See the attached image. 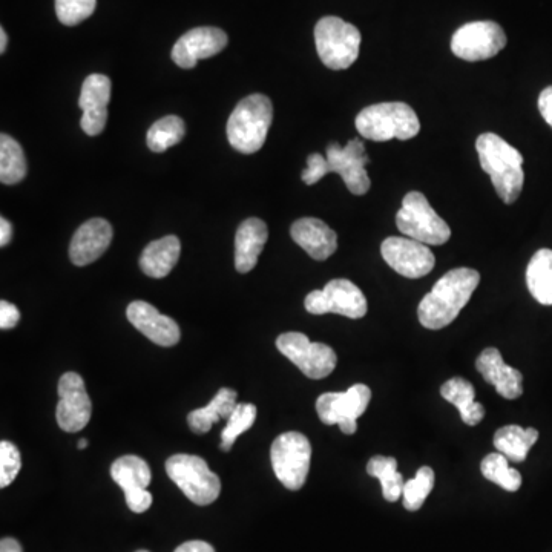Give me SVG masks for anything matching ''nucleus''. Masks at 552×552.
<instances>
[{"mask_svg": "<svg viewBox=\"0 0 552 552\" xmlns=\"http://www.w3.org/2000/svg\"><path fill=\"white\" fill-rule=\"evenodd\" d=\"M480 283V273L468 267L450 270L422 298L418 318L425 329L441 330L459 316Z\"/></svg>", "mask_w": 552, "mask_h": 552, "instance_id": "1", "label": "nucleus"}, {"mask_svg": "<svg viewBox=\"0 0 552 552\" xmlns=\"http://www.w3.org/2000/svg\"><path fill=\"white\" fill-rule=\"evenodd\" d=\"M480 166L493 181L503 203L513 204L520 197L525 181L523 155L493 132L480 135L476 142Z\"/></svg>", "mask_w": 552, "mask_h": 552, "instance_id": "2", "label": "nucleus"}, {"mask_svg": "<svg viewBox=\"0 0 552 552\" xmlns=\"http://www.w3.org/2000/svg\"><path fill=\"white\" fill-rule=\"evenodd\" d=\"M273 120V105L264 94H252L238 103L227 122V138L235 151L255 154L266 143Z\"/></svg>", "mask_w": 552, "mask_h": 552, "instance_id": "3", "label": "nucleus"}, {"mask_svg": "<svg viewBox=\"0 0 552 552\" xmlns=\"http://www.w3.org/2000/svg\"><path fill=\"white\" fill-rule=\"evenodd\" d=\"M356 129L373 142H387L391 138L410 140L421 131V123L407 103L388 102L362 109L356 117Z\"/></svg>", "mask_w": 552, "mask_h": 552, "instance_id": "4", "label": "nucleus"}, {"mask_svg": "<svg viewBox=\"0 0 552 552\" xmlns=\"http://www.w3.org/2000/svg\"><path fill=\"white\" fill-rule=\"evenodd\" d=\"M361 40L358 28L339 17H322L316 23V51L327 68L335 71L350 68L358 59Z\"/></svg>", "mask_w": 552, "mask_h": 552, "instance_id": "5", "label": "nucleus"}, {"mask_svg": "<svg viewBox=\"0 0 552 552\" xmlns=\"http://www.w3.org/2000/svg\"><path fill=\"white\" fill-rule=\"evenodd\" d=\"M396 226L405 237L427 246H442L451 238V229L421 192H408L396 215Z\"/></svg>", "mask_w": 552, "mask_h": 552, "instance_id": "6", "label": "nucleus"}, {"mask_svg": "<svg viewBox=\"0 0 552 552\" xmlns=\"http://www.w3.org/2000/svg\"><path fill=\"white\" fill-rule=\"evenodd\" d=\"M166 473L195 505H211L220 496V477L209 470L201 457L175 454L166 462Z\"/></svg>", "mask_w": 552, "mask_h": 552, "instance_id": "7", "label": "nucleus"}, {"mask_svg": "<svg viewBox=\"0 0 552 552\" xmlns=\"http://www.w3.org/2000/svg\"><path fill=\"white\" fill-rule=\"evenodd\" d=\"M273 471L284 487L298 491L309 476L312 445L303 433L289 431L276 437L270 450Z\"/></svg>", "mask_w": 552, "mask_h": 552, "instance_id": "8", "label": "nucleus"}, {"mask_svg": "<svg viewBox=\"0 0 552 552\" xmlns=\"http://www.w3.org/2000/svg\"><path fill=\"white\" fill-rule=\"evenodd\" d=\"M276 349L310 379L327 378L338 362L332 347L322 342H312L303 333H283L276 339Z\"/></svg>", "mask_w": 552, "mask_h": 552, "instance_id": "9", "label": "nucleus"}, {"mask_svg": "<svg viewBox=\"0 0 552 552\" xmlns=\"http://www.w3.org/2000/svg\"><path fill=\"white\" fill-rule=\"evenodd\" d=\"M372 401V390L356 384L344 393H324L316 401L319 419L326 425H339L342 433L355 434L358 419Z\"/></svg>", "mask_w": 552, "mask_h": 552, "instance_id": "10", "label": "nucleus"}, {"mask_svg": "<svg viewBox=\"0 0 552 552\" xmlns=\"http://www.w3.org/2000/svg\"><path fill=\"white\" fill-rule=\"evenodd\" d=\"M306 310L312 315L347 316L350 319H361L367 315V298L356 284L349 280H332L322 290H313L304 301Z\"/></svg>", "mask_w": 552, "mask_h": 552, "instance_id": "11", "label": "nucleus"}, {"mask_svg": "<svg viewBox=\"0 0 552 552\" xmlns=\"http://www.w3.org/2000/svg\"><path fill=\"white\" fill-rule=\"evenodd\" d=\"M506 46V34L499 23L491 20L470 22L454 33L451 51L459 59L479 62L497 56Z\"/></svg>", "mask_w": 552, "mask_h": 552, "instance_id": "12", "label": "nucleus"}, {"mask_svg": "<svg viewBox=\"0 0 552 552\" xmlns=\"http://www.w3.org/2000/svg\"><path fill=\"white\" fill-rule=\"evenodd\" d=\"M326 160L329 174L341 175L352 194L364 195L370 191L372 181L365 169L370 158L365 154V145L359 138H353L344 148L338 143H330L327 146Z\"/></svg>", "mask_w": 552, "mask_h": 552, "instance_id": "13", "label": "nucleus"}, {"mask_svg": "<svg viewBox=\"0 0 552 552\" xmlns=\"http://www.w3.org/2000/svg\"><path fill=\"white\" fill-rule=\"evenodd\" d=\"M382 258L399 275L418 280L434 269L436 258L427 244L413 238L390 237L381 246Z\"/></svg>", "mask_w": 552, "mask_h": 552, "instance_id": "14", "label": "nucleus"}, {"mask_svg": "<svg viewBox=\"0 0 552 552\" xmlns=\"http://www.w3.org/2000/svg\"><path fill=\"white\" fill-rule=\"evenodd\" d=\"M91 414L92 402L82 376L65 373L59 381L57 424L66 433H77L88 425Z\"/></svg>", "mask_w": 552, "mask_h": 552, "instance_id": "15", "label": "nucleus"}, {"mask_svg": "<svg viewBox=\"0 0 552 552\" xmlns=\"http://www.w3.org/2000/svg\"><path fill=\"white\" fill-rule=\"evenodd\" d=\"M227 34L220 28L200 27L181 36L172 48V60L183 69H192L198 60L209 59L227 46Z\"/></svg>", "mask_w": 552, "mask_h": 552, "instance_id": "16", "label": "nucleus"}, {"mask_svg": "<svg viewBox=\"0 0 552 552\" xmlns=\"http://www.w3.org/2000/svg\"><path fill=\"white\" fill-rule=\"evenodd\" d=\"M111 100V80L103 74H91L83 82L79 106L83 109L82 126L85 134L96 137L102 134L108 120V106Z\"/></svg>", "mask_w": 552, "mask_h": 552, "instance_id": "17", "label": "nucleus"}, {"mask_svg": "<svg viewBox=\"0 0 552 552\" xmlns=\"http://www.w3.org/2000/svg\"><path fill=\"white\" fill-rule=\"evenodd\" d=\"M126 316L132 326L146 338L161 347H172L180 341V327L174 319L161 315L154 306L145 301H134L126 309Z\"/></svg>", "mask_w": 552, "mask_h": 552, "instance_id": "18", "label": "nucleus"}, {"mask_svg": "<svg viewBox=\"0 0 552 552\" xmlns=\"http://www.w3.org/2000/svg\"><path fill=\"white\" fill-rule=\"evenodd\" d=\"M112 226L103 218H92L77 229L69 246V258L76 266L99 260L112 241Z\"/></svg>", "mask_w": 552, "mask_h": 552, "instance_id": "19", "label": "nucleus"}, {"mask_svg": "<svg viewBox=\"0 0 552 552\" xmlns=\"http://www.w3.org/2000/svg\"><path fill=\"white\" fill-rule=\"evenodd\" d=\"M477 372L488 384L496 387L505 399H517L523 393V376L516 368L506 365L502 353L490 347L483 350L476 361Z\"/></svg>", "mask_w": 552, "mask_h": 552, "instance_id": "20", "label": "nucleus"}, {"mask_svg": "<svg viewBox=\"0 0 552 552\" xmlns=\"http://www.w3.org/2000/svg\"><path fill=\"white\" fill-rule=\"evenodd\" d=\"M293 241L316 261L332 257L338 249V235L319 218H301L290 229Z\"/></svg>", "mask_w": 552, "mask_h": 552, "instance_id": "21", "label": "nucleus"}, {"mask_svg": "<svg viewBox=\"0 0 552 552\" xmlns=\"http://www.w3.org/2000/svg\"><path fill=\"white\" fill-rule=\"evenodd\" d=\"M269 238L267 224L260 218H247L240 224L235 237V269L247 273L255 269L258 258Z\"/></svg>", "mask_w": 552, "mask_h": 552, "instance_id": "22", "label": "nucleus"}, {"mask_svg": "<svg viewBox=\"0 0 552 552\" xmlns=\"http://www.w3.org/2000/svg\"><path fill=\"white\" fill-rule=\"evenodd\" d=\"M181 243L175 235L152 241L143 250L140 267L151 278H165L174 269L180 258Z\"/></svg>", "mask_w": 552, "mask_h": 552, "instance_id": "23", "label": "nucleus"}, {"mask_svg": "<svg viewBox=\"0 0 552 552\" xmlns=\"http://www.w3.org/2000/svg\"><path fill=\"white\" fill-rule=\"evenodd\" d=\"M441 396L459 410L460 418L470 427L480 424L485 418V408L474 401L476 390L467 379L451 378L442 385Z\"/></svg>", "mask_w": 552, "mask_h": 552, "instance_id": "24", "label": "nucleus"}, {"mask_svg": "<svg viewBox=\"0 0 552 552\" xmlns=\"http://www.w3.org/2000/svg\"><path fill=\"white\" fill-rule=\"evenodd\" d=\"M237 405V391L232 388H221L211 404L189 413V427L197 434L209 433L212 425L217 424L221 419L229 421Z\"/></svg>", "mask_w": 552, "mask_h": 552, "instance_id": "25", "label": "nucleus"}, {"mask_svg": "<svg viewBox=\"0 0 552 552\" xmlns=\"http://www.w3.org/2000/svg\"><path fill=\"white\" fill-rule=\"evenodd\" d=\"M539 441L536 428H522L519 425H506L494 434V447L511 462H523L529 450Z\"/></svg>", "mask_w": 552, "mask_h": 552, "instance_id": "26", "label": "nucleus"}, {"mask_svg": "<svg viewBox=\"0 0 552 552\" xmlns=\"http://www.w3.org/2000/svg\"><path fill=\"white\" fill-rule=\"evenodd\" d=\"M529 292L543 306H552V250L540 249L534 253L526 269Z\"/></svg>", "mask_w": 552, "mask_h": 552, "instance_id": "27", "label": "nucleus"}, {"mask_svg": "<svg viewBox=\"0 0 552 552\" xmlns=\"http://www.w3.org/2000/svg\"><path fill=\"white\" fill-rule=\"evenodd\" d=\"M111 477L122 488L123 493L138 488L146 490L152 479L151 468L146 464V460L132 454L115 460L111 467Z\"/></svg>", "mask_w": 552, "mask_h": 552, "instance_id": "28", "label": "nucleus"}, {"mask_svg": "<svg viewBox=\"0 0 552 552\" xmlns=\"http://www.w3.org/2000/svg\"><path fill=\"white\" fill-rule=\"evenodd\" d=\"M368 476L376 477L382 485V494L388 502H396L404 493V477L398 471L395 457L375 456L368 460Z\"/></svg>", "mask_w": 552, "mask_h": 552, "instance_id": "29", "label": "nucleus"}, {"mask_svg": "<svg viewBox=\"0 0 552 552\" xmlns=\"http://www.w3.org/2000/svg\"><path fill=\"white\" fill-rule=\"evenodd\" d=\"M27 157L22 146L10 135H0V181L17 184L27 177Z\"/></svg>", "mask_w": 552, "mask_h": 552, "instance_id": "30", "label": "nucleus"}, {"mask_svg": "<svg viewBox=\"0 0 552 552\" xmlns=\"http://www.w3.org/2000/svg\"><path fill=\"white\" fill-rule=\"evenodd\" d=\"M186 134V126L177 115H166L149 128L146 143L152 152H165L178 145Z\"/></svg>", "mask_w": 552, "mask_h": 552, "instance_id": "31", "label": "nucleus"}, {"mask_svg": "<svg viewBox=\"0 0 552 552\" xmlns=\"http://www.w3.org/2000/svg\"><path fill=\"white\" fill-rule=\"evenodd\" d=\"M480 471L485 479L510 493H516L522 487V476L519 471L508 467V459L502 453L488 454L480 464Z\"/></svg>", "mask_w": 552, "mask_h": 552, "instance_id": "32", "label": "nucleus"}, {"mask_svg": "<svg viewBox=\"0 0 552 552\" xmlns=\"http://www.w3.org/2000/svg\"><path fill=\"white\" fill-rule=\"evenodd\" d=\"M434 471L430 467H421L414 479L408 480L404 485V506L405 510L418 511L424 505L427 497L430 496L434 487Z\"/></svg>", "mask_w": 552, "mask_h": 552, "instance_id": "33", "label": "nucleus"}, {"mask_svg": "<svg viewBox=\"0 0 552 552\" xmlns=\"http://www.w3.org/2000/svg\"><path fill=\"white\" fill-rule=\"evenodd\" d=\"M255 419H257V407L255 405L238 404L229 421H227L226 428L221 433V450L230 451L232 445L237 441V437L246 433L255 424Z\"/></svg>", "mask_w": 552, "mask_h": 552, "instance_id": "34", "label": "nucleus"}, {"mask_svg": "<svg viewBox=\"0 0 552 552\" xmlns=\"http://www.w3.org/2000/svg\"><path fill=\"white\" fill-rule=\"evenodd\" d=\"M97 0H56V13L60 23L76 27L96 11Z\"/></svg>", "mask_w": 552, "mask_h": 552, "instance_id": "35", "label": "nucleus"}, {"mask_svg": "<svg viewBox=\"0 0 552 552\" xmlns=\"http://www.w3.org/2000/svg\"><path fill=\"white\" fill-rule=\"evenodd\" d=\"M22 468L19 448L8 441L0 442V487L7 488Z\"/></svg>", "mask_w": 552, "mask_h": 552, "instance_id": "36", "label": "nucleus"}, {"mask_svg": "<svg viewBox=\"0 0 552 552\" xmlns=\"http://www.w3.org/2000/svg\"><path fill=\"white\" fill-rule=\"evenodd\" d=\"M329 174L327 171V160L326 157H322L321 154H310L307 158V168L303 172L301 178H303L304 183L312 184L318 183L321 178L326 177Z\"/></svg>", "mask_w": 552, "mask_h": 552, "instance_id": "37", "label": "nucleus"}, {"mask_svg": "<svg viewBox=\"0 0 552 552\" xmlns=\"http://www.w3.org/2000/svg\"><path fill=\"white\" fill-rule=\"evenodd\" d=\"M126 503L132 513L142 514L148 511L152 505V496L149 491L138 488V490L126 491Z\"/></svg>", "mask_w": 552, "mask_h": 552, "instance_id": "38", "label": "nucleus"}, {"mask_svg": "<svg viewBox=\"0 0 552 552\" xmlns=\"http://www.w3.org/2000/svg\"><path fill=\"white\" fill-rule=\"evenodd\" d=\"M20 312L14 304L8 301L0 303V329L10 330L19 324Z\"/></svg>", "mask_w": 552, "mask_h": 552, "instance_id": "39", "label": "nucleus"}, {"mask_svg": "<svg viewBox=\"0 0 552 552\" xmlns=\"http://www.w3.org/2000/svg\"><path fill=\"white\" fill-rule=\"evenodd\" d=\"M539 109L545 122L552 128V86L543 89L539 97Z\"/></svg>", "mask_w": 552, "mask_h": 552, "instance_id": "40", "label": "nucleus"}, {"mask_svg": "<svg viewBox=\"0 0 552 552\" xmlns=\"http://www.w3.org/2000/svg\"><path fill=\"white\" fill-rule=\"evenodd\" d=\"M175 552H215L214 546L203 540H191L178 546Z\"/></svg>", "mask_w": 552, "mask_h": 552, "instance_id": "41", "label": "nucleus"}, {"mask_svg": "<svg viewBox=\"0 0 552 552\" xmlns=\"http://www.w3.org/2000/svg\"><path fill=\"white\" fill-rule=\"evenodd\" d=\"M11 238H13V226L10 221L0 218V246H8Z\"/></svg>", "mask_w": 552, "mask_h": 552, "instance_id": "42", "label": "nucleus"}, {"mask_svg": "<svg viewBox=\"0 0 552 552\" xmlns=\"http://www.w3.org/2000/svg\"><path fill=\"white\" fill-rule=\"evenodd\" d=\"M0 552H22V546L17 540L7 537L0 542Z\"/></svg>", "mask_w": 552, "mask_h": 552, "instance_id": "43", "label": "nucleus"}, {"mask_svg": "<svg viewBox=\"0 0 552 552\" xmlns=\"http://www.w3.org/2000/svg\"><path fill=\"white\" fill-rule=\"evenodd\" d=\"M8 36L4 28H0V53L4 54L7 51Z\"/></svg>", "mask_w": 552, "mask_h": 552, "instance_id": "44", "label": "nucleus"}, {"mask_svg": "<svg viewBox=\"0 0 552 552\" xmlns=\"http://www.w3.org/2000/svg\"><path fill=\"white\" fill-rule=\"evenodd\" d=\"M77 447H79V450H85V448L88 447V441H86V439H82Z\"/></svg>", "mask_w": 552, "mask_h": 552, "instance_id": "45", "label": "nucleus"}, {"mask_svg": "<svg viewBox=\"0 0 552 552\" xmlns=\"http://www.w3.org/2000/svg\"><path fill=\"white\" fill-rule=\"evenodd\" d=\"M137 552H148V551H137Z\"/></svg>", "mask_w": 552, "mask_h": 552, "instance_id": "46", "label": "nucleus"}]
</instances>
